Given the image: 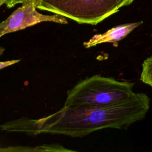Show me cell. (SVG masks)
I'll return each instance as SVG.
<instances>
[{
    "mask_svg": "<svg viewBox=\"0 0 152 152\" xmlns=\"http://www.w3.org/2000/svg\"><path fill=\"white\" fill-rule=\"evenodd\" d=\"M134 83L95 75L79 81L67 91L65 106L109 104L131 97Z\"/></svg>",
    "mask_w": 152,
    "mask_h": 152,
    "instance_id": "6da1fadb",
    "label": "cell"
},
{
    "mask_svg": "<svg viewBox=\"0 0 152 152\" xmlns=\"http://www.w3.org/2000/svg\"><path fill=\"white\" fill-rule=\"evenodd\" d=\"M36 8L91 25H96L119 11L116 0H40Z\"/></svg>",
    "mask_w": 152,
    "mask_h": 152,
    "instance_id": "7a4b0ae2",
    "label": "cell"
},
{
    "mask_svg": "<svg viewBox=\"0 0 152 152\" xmlns=\"http://www.w3.org/2000/svg\"><path fill=\"white\" fill-rule=\"evenodd\" d=\"M6 20L0 23V37L5 34L25 29L38 23L50 21L59 24H68L65 17L55 14L44 15L36 10L33 2L22 4Z\"/></svg>",
    "mask_w": 152,
    "mask_h": 152,
    "instance_id": "3957f363",
    "label": "cell"
},
{
    "mask_svg": "<svg viewBox=\"0 0 152 152\" xmlns=\"http://www.w3.org/2000/svg\"><path fill=\"white\" fill-rule=\"evenodd\" d=\"M142 24V21L126 23L117 26L102 34H94L88 41L83 43L86 48H90L104 43H117L124 39L135 28Z\"/></svg>",
    "mask_w": 152,
    "mask_h": 152,
    "instance_id": "277c9868",
    "label": "cell"
},
{
    "mask_svg": "<svg viewBox=\"0 0 152 152\" xmlns=\"http://www.w3.org/2000/svg\"><path fill=\"white\" fill-rule=\"evenodd\" d=\"M140 80L152 88V56L146 58L142 62Z\"/></svg>",
    "mask_w": 152,
    "mask_h": 152,
    "instance_id": "5b68a950",
    "label": "cell"
},
{
    "mask_svg": "<svg viewBox=\"0 0 152 152\" xmlns=\"http://www.w3.org/2000/svg\"><path fill=\"white\" fill-rule=\"evenodd\" d=\"M4 49L2 48H0V56L3 53ZM20 61V59L17 60H11V61H0V70L4 69L7 66L18 63Z\"/></svg>",
    "mask_w": 152,
    "mask_h": 152,
    "instance_id": "8992f818",
    "label": "cell"
},
{
    "mask_svg": "<svg viewBox=\"0 0 152 152\" xmlns=\"http://www.w3.org/2000/svg\"><path fill=\"white\" fill-rule=\"evenodd\" d=\"M25 0H7L5 4L8 8H11L18 4H23Z\"/></svg>",
    "mask_w": 152,
    "mask_h": 152,
    "instance_id": "52a82bcc",
    "label": "cell"
},
{
    "mask_svg": "<svg viewBox=\"0 0 152 152\" xmlns=\"http://www.w3.org/2000/svg\"><path fill=\"white\" fill-rule=\"evenodd\" d=\"M134 1V0H116V2L120 8L121 7L130 5Z\"/></svg>",
    "mask_w": 152,
    "mask_h": 152,
    "instance_id": "ba28073f",
    "label": "cell"
},
{
    "mask_svg": "<svg viewBox=\"0 0 152 152\" xmlns=\"http://www.w3.org/2000/svg\"><path fill=\"white\" fill-rule=\"evenodd\" d=\"M40 1V0H25L23 4L27 3V2H33L34 3L35 5H36V6L38 5V4L39 3Z\"/></svg>",
    "mask_w": 152,
    "mask_h": 152,
    "instance_id": "9c48e42d",
    "label": "cell"
},
{
    "mask_svg": "<svg viewBox=\"0 0 152 152\" xmlns=\"http://www.w3.org/2000/svg\"><path fill=\"white\" fill-rule=\"evenodd\" d=\"M7 0H0V7L3 5L4 4H5Z\"/></svg>",
    "mask_w": 152,
    "mask_h": 152,
    "instance_id": "30bf717a",
    "label": "cell"
}]
</instances>
